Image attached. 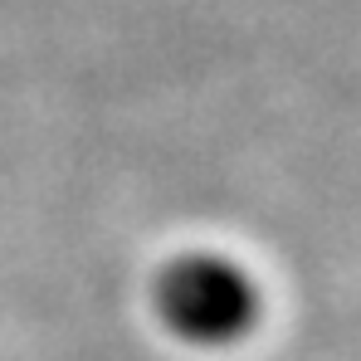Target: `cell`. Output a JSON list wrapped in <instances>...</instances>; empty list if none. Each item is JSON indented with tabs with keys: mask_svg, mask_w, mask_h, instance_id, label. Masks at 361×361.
Returning a JSON list of instances; mask_svg holds the SVG:
<instances>
[{
	"mask_svg": "<svg viewBox=\"0 0 361 361\" xmlns=\"http://www.w3.org/2000/svg\"><path fill=\"white\" fill-rule=\"evenodd\" d=\"M152 307L161 327L190 342V347H230L259 327V283L244 274L235 259L220 254H180L171 259L157 283H152Z\"/></svg>",
	"mask_w": 361,
	"mask_h": 361,
	"instance_id": "6da1fadb",
	"label": "cell"
}]
</instances>
